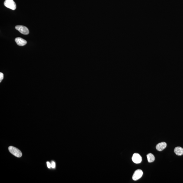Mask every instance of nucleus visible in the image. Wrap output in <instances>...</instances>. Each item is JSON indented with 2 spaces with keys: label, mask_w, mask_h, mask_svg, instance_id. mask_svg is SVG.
I'll return each instance as SVG.
<instances>
[{
  "label": "nucleus",
  "mask_w": 183,
  "mask_h": 183,
  "mask_svg": "<svg viewBox=\"0 0 183 183\" xmlns=\"http://www.w3.org/2000/svg\"><path fill=\"white\" fill-rule=\"evenodd\" d=\"M8 149L10 152L16 157H21L22 155V154L21 151L15 147L12 146H10Z\"/></svg>",
  "instance_id": "nucleus-1"
},
{
  "label": "nucleus",
  "mask_w": 183,
  "mask_h": 183,
  "mask_svg": "<svg viewBox=\"0 0 183 183\" xmlns=\"http://www.w3.org/2000/svg\"><path fill=\"white\" fill-rule=\"evenodd\" d=\"M4 4L6 7L10 9L13 10L16 9V4L13 0H6L4 2Z\"/></svg>",
  "instance_id": "nucleus-2"
},
{
  "label": "nucleus",
  "mask_w": 183,
  "mask_h": 183,
  "mask_svg": "<svg viewBox=\"0 0 183 183\" xmlns=\"http://www.w3.org/2000/svg\"><path fill=\"white\" fill-rule=\"evenodd\" d=\"M15 29L23 34L28 35L29 33L28 29L25 26L18 25L16 26Z\"/></svg>",
  "instance_id": "nucleus-3"
},
{
  "label": "nucleus",
  "mask_w": 183,
  "mask_h": 183,
  "mask_svg": "<svg viewBox=\"0 0 183 183\" xmlns=\"http://www.w3.org/2000/svg\"><path fill=\"white\" fill-rule=\"evenodd\" d=\"M143 174V173L141 170H137L134 173L132 177V179L134 181H136L141 177Z\"/></svg>",
  "instance_id": "nucleus-4"
},
{
  "label": "nucleus",
  "mask_w": 183,
  "mask_h": 183,
  "mask_svg": "<svg viewBox=\"0 0 183 183\" xmlns=\"http://www.w3.org/2000/svg\"><path fill=\"white\" fill-rule=\"evenodd\" d=\"M132 160L135 163H140L142 161L141 157L138 153H134L132 156Z\"/></svg>",
  "instance_id": "nucleus-5"
},
{
  "label": "nucleus",
  "mask_w": 183,
  "mask_h": 183,
  "mask_svg": "<svg viewBox=\"0 0 183 183\" xmlns=\"http://www.w3.org/2000/svg\"><path fill=\"white\" fill-rule=\"evenodd\" d=\"M15 41L17 44L19 46H23L26 45L27 42L24 39L21 37H17L15 38Z\"/></svg>",
  "instance_id": "nucleus-6"
},
{
  "label": "nucleus",
  "mask_w": 183,
  "mask_h": 183,
  "mask_svg": "<svg viewBox=\"0 0 183 183\" xmlns=\"http://www.w3.org/2000/svg\"><path fill=\"white\" fill-rule=\"evenodd\" d=\"M167 144L166 142H163L158 144L156 146L157 150L159 151H161L166 148Z\"/></svg>",
  "instance_id": "nucleus-7"
},
{
  "label": "nucleus",
  "mask_w": 183,
  "mask_h": 183,
  "mask_svg": "<svg viewBox=\"0 0 183 183\" xmlns=\"http://www.w3.org/2000/svg\"><path fill=\"white\" fill-rule=\"evenodd\" d=\"M174 152L178 156H182L183 154V148L182 147H178L174 149Z\"/></svg>",
  "instance_id": "nucleus-8"
},
{
  "label": "nucleus",
  "mask_w": 183,
  "mask_h": 183,
  "mask_svg": "<svg viewBox=\"0 0 183 183\" xmlns=\"http://www.w3.org/2000/svg\"><path fill=\"white\" fill-rule=\"evenodd\" d=\"M147 159H148V162L151 163L152 162L154 161L155 158L154 156L152 154V153H149L147 155Z\"/></svg>",
  "instance_id": "nucleus-9"
},
{
  "label": "nucleus",
  "mask_w": 183,
  "mask_h": 183,
  "mask_svg": "<svg viewBox=\"0 0 183 183\" xmlns=\"http://www.w3.org/2000/svg\"><path fill=\"white\" fill-rule=\"evenodd\" d=\"M55 163L54 162V161H52L51 162V167L52 168H53V169H54V168H55Z\"/></svg>",
  "instance_id": "nucleus-10"
},
{
  "label": "nucleus",
  "mask_w": 183,
  "mask_h": 183,
  "mask_svg": "<svg viewBox=\"0 0 183 183\" xmlns=\"http://www.w3.org/2000/svg\"><path fill=\"white\" fill-rule=\"evenodd\" d=\"M3 78V74L1 72L0 73V82H1L2 81V79Z\"/></svg>",
  "instance_id": "nucleus-11"
},
{
  "label": "nucleus",
  "mask_w": 183,
  "mask_h": 183,
  "mask_svg": "<svg viewBox=\"0 0 183 183\" xmlns=\"http://www.w3.org/2000/svg\"><path fill=\"white\" fill-rule=\"evenodd\" d=\"M47 167H48V168L50 169L51 167V163H50L49 162H47Z\"/></svg>",
  "instance_id": "nucleus-12"
}]
</instances>
